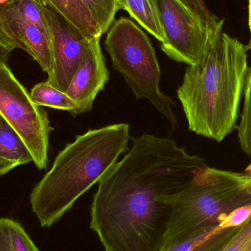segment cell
I'll return each mask as SVG.
<instances>
[{"mask_svg":"<svg viewBox=\"0 0 251 251\" xmlns=\"http://www.w3.org/2000/svg\"><path fill=\"white\" fill-rule=\"evenodd\" d=\"M131 141L125 157L99 181L91 227L105 251H160L170 215L162 198L207 165L168 137L145 134Z\"/></svg>","mask_w":251,"mask_h":251,"instance_id":"6da1fadb","label":"cell"},{"mask_svg":"<svg viewBox=\"0 0 251 251\" xmlns=\"http://www.w3.org/2000/svg\"><path fill=\"white\" fill-rule=\"evenodd\" d=\"M224 25L209 30L201 59L188 66L177 91L189 129L218 143L236 128L249 69L246 46Z\"/></svg>","mask_w":251,"mask_h":251,"instance_id":"7a4b0ae2","label":"cell"},{"mask_svg":"<svg viewBox=\"0 0 251 251\" xmlns=\"http://www.w3.org/2000/svg\"><path fill=\"white\" fill-rule=\"evenodd\" d=\"M129 125L122 123L88 130L69 143L49 172L32 189V212L49 228L116 165L128 151Z\"/></svg>","mask_w":251,"mask_h":251,"instance_id":"3957f363","label":"cell"},{"mask_svg":"<svg viewBox=\"0 0 251 251\" xmlns=\"http://www.w3.org/2000/svg\"><path fill=\"white\" fill-rule=\"evenodd\" d=\"M162 201L170 207L165 245L213 231L231 211L251 204V175L207 166Z\"/></svg>","mask_w":251,"mask_h":251,"instance_id":"277c9868","label":"cell"},{"mask_svg":"<svg viewBox=\"0 0 251 251\" xmlns=\"http://www.w3.org/2000/svg\"><path fill=\"white\" fill-rule=\"evenodd\" d=\"M113 69L123 75L137 100L146 99L175 128L174 101L159 88L161 71L154 49L146 34L131 19L115 20L104 41Z\"/></svg>","mask_w":251,"mask_h":251,"instance_id":"5b68a950","label":"cell"},{"mask_svg":"<svg viewBox=\"0 0 251 251\" xmlns=\"http://www.w3.org/2000/svg\"><path fill=\"white\" fill-rule=\"evenodd\" d=\"M0 115L25 141L39 170L48 165L51 131L47 112L36 105L5 63H0Z\"/></svg>","mask_w":251,"mask_h":251,"instance_id":"8992f818","label":"cell"},{"mask_svg":"<svg viewBox=\"0 0 251 251\" xmlns=\"http://www.w3.org/2000/svg\"><path fill=\"white\" fill-rule=\"evenodd\" d=\"M162 26V51L172 60L193 66L201 59L209 29L180 0H151Z\"/></svg>","mask_w":251,"mask_h":251,"instance_id":"52a82bcc","label":"cell"},{"mask_svg":"<svg viewBox=\"0 0 251 251\" xmlns=\"http://www.w3.org/2000/svg\"><path fill=\"white\" fill-rule=\"evenodd\" d=\"M42 10L52 47L53 69L47 82L66 92L90 41L48 6L42 4Z\"/></svg>","mask_w":251,"mask_h":251,"instance_id":"ba28073f","label":"cell"},{"mask_svg":"<svg viewBox=\"0 0 251 251\" xmlns=\"http://www.w3.org/2000/svg\"><path fill=\"white\" fill-rule=\"evenodd\" d=\"M108 81L109 72L101 51L100 38H97L88 43L66 91L77 104V115L92 110L96 97Z\"/></svg>","mask_w":251,"mask_h":251,"instance_id":"9c48e42d","label":"cell"},{"mask_svg":"<svg viewBox=\"0 0 251 251\" xmlns=\"http://www.w3.org/2000/svg\"><path fill=\"white\" fill-rule=\"evenodd\" d=\"M4 16L18 48L29 53L50 76L53 69L52 47L50 33L22 19L11 4L6 6Z\"/></svg>","mask_w":251,"mask_h":251,"instance_id":"30bf717a","label":"cell"},{"mask_svg":"<svg viewBox=\"0 0 251 251\" xmlns=\"http://www.w3.org/2000/svg\"><path fill=\"white\" fill-rule=\"evenodd\" d=\"M88 41L101 38L102 33L89 10L81 0H41Z\"/></svg>","mask_w":251,"mask_h":251,"instance_id":"8fae6325","label":"cell"},{"mask_svg":"<svg viewBox=\"0 0 251 251\" xmlns=\"http://www.w3.org/2000/svg\"><path fill=\"white\" fill-rule=\"evenodd\" d=\"M193 251H251V216L241 226L218 228Z\"/></svg>","mask_w":251,"mask_h":251,"instance_id":"7c38bea8","label":"cell"},{"mask_svg":"<svg viewBox=\"0 0 251 251\" xmlns=\"http://www.w3.org/2000/svg\"><path fill=\"white\" fill-rule=\"evenodd\" d=\"M119 1L121 8L128 12L129 16L142 27L161 43L165 41V35L151 0H119Z\"/></svg>","mask_w":251,"mask_h":251,"instance_id":"4fadbf2b","label":"cell"},{"mask_svg":"<svg viewBox=\"0 0 251 251\" xmlns=\"http://www.w3.org/2000/svg\"><path fill=\"white\" fill-rule=\"evenodd\" d=\"M0 156L19 165L33 161L32 154L16 130L0 115Z\"/></svg>","mask_w":251,"mask_h":251,"instance_id":"5bb4252c","label":"cell"},{"mask_svg":"<svg viewBox=\"0 0 251 251\" xmlns=\"http://www.w3.org/2000/svg\"><path fill=\"white\" fill-rule=\"evenodd\" d=\"M0 251H40L18 221L0 219Z\"/></svg>","mask_w":251,"mask_h":251,"instance_id":"9a60e30c","label":"cell"},{"mask_svg":"<svg viewBox=\"0 0 251 251\" xmlns=\"http://www.w3.org/2000/svg\"><path fill=\"white\" fill-rule=\"evenodd\" d=\"M31 99L36 105L57 110H66L72 115H77L78 106L66 92L53 87L48 82H40L32 88Z\"/></svg>","mask_w":251,"mask_h":251,"instance_id":"2e32d148","label":"cell"},{"mask_svg":"<svg viewBox=\"0 0 251 251\" xmlns=\"http://www.w3.org/2000/svg\"><path fill=\"white\" fill-rule=\"evenodd\" d=\"M98 25L101 33H105L121 10L119 0H81Z\"/></svg>","mask_w":251,"mask_h":251,"instance_id":"e0dca14e","label":"cell"},{"mask_svg":"<svg viewBox=\"0 0 251 251\" xmlns=\"http://www.w3.org/2000/svg\"><path fill=\"white\" fill-rule=\"evenodd\" d=\"M243 95L244 104L241 122L237 126L239 142L243 151L251 156V66L248 69Z\"/></svg>","mask_w":251,"mask_h":251,"instance_id":"ac0fdd59","label":"cell"},{"mask_svg":"<svg viewBox=\"0 0 251 251\" xmlns=\"http://www.w3.org/2000/svg\"><path fill=\"white\" fill-rule=\"evenodd\" d=\"M10 4L16 9L22 19L50 33L43 13L42 3L35 0H14Z\"/></svg>","mask_w":251,"mask_h":251,"instance_id":"d6986e66","label":"cell"},{"mask_svg":"<svg viewBox=\"0 0 251 251\" xmlns=\"http://www.w3.org/2000/svg\"><path fill=\"white\" fill-rule=\"evenodd\" d=\"M187 8L190 9L202 22L203 25L211 30L221 22L206 7L203 0H180Z\"/></svg>","mask_w":251,"mask_h":251,"instance_id":"ffe728a7","label":"cell"},{"mask_svg":"<svg viewBox=\"0 0 251 251\" xmlns=\"http://www.w3.org/2000/svg\"><path fill=\"white\" fill-rule=\"evenodd\" d=\"M251 216V204L240 206L231 211L219 224L222 229L241 226Z\"/></svg>","mask_w":251,"mask_h":251,"instance_id":"44dd1931","label":"cell"},{"mask_svg":"<svg viewBox=\"0 0 251 251\" xmlns=\"http://www.w3.org/2000/svg\"><path fill=\"white\" fill-rule=\"evenodd\" d=\"M17 166H19L18 164L10 162L0 156V176L4 175Z\"/></svg>","mask_w":251,"mask_h":251,"instance_id":"7402d4cb","label":"cell"},{"mask_svg":"<svg viewBox=\"0 0 251 251\" xmlns=\"http://www.w3.org/2000/svg\"><path fill=\"white\" fill-rule=\"evenodd\" d=\"M0 26H1L3 31L10 37V39L16 44V41H15L14 38H13V34H12L11 30H10L8 25H7V21H6L5 16H4V9L1 8V7H0ZM16 47H17V45H16Z\"/></svg>","mask_w":251,"mask_h":251,"instance_id":"603a6c76","label":"cell"},{"mask_svg":"<svg viewBox=\"0 0 251 251\" xmlns=\"http://www.w3.org/2000/svg\"><path fill=\"white\" fill-rule=\"evenodd\" d=\"M12 51L13 50L0 41V63L7 64V60Z\"/></svg>","mask_w":251,"mask_h":251,"instance_id":"cb8c5ba5","label":"cell"},{"mask_svg":"<svg viewBox=\"0 0 251 251\" xmlns=\"http://www.w3.org/2000/svg\"><path fill=\"white\" fill-rule=\"evenodd\" d=\"M0 41L2 42L3 44H5V45H7V47H10L11 50H13L17 48L16 44H15V43L10 39V37L3 31L1 26H0Z\"/></svg>","mask_w":251,"mask_h":251,"instance_id":"d4e9b609","label":"cell"},{"mask_svg":"<svg viewBox=\"0 0 251 251\" xmlns=\"http://www.w3.org/2000/svg\"><path fill=\"white\" fill-rule=\"evenodd\" d=\"M249 28H250L251 38L249 44L246 45L247 50H251V0H249Z\"/></svg>","mask_w":251,"mask_h":251,"instance_id":"484cf974","label":"cell"},{"mask_svg":"<svg viewBox=\"0 0 251 251\" xmlns=\"http://www.w3.org/2000/svg\"><path fill=\"white\" fill-rule=\"evenodd\" d=\"M13 1L14 0H0V7L4 10L6 6L10 4V3L13 2Z\"/></svg>","mask_w":251,"mask_h":251,"instance_id":"4316f807","label":"cell"},{"mask_svg":"<svg viewBox=\"0 0 251 251\" xmlns=\"http://www.w3.org/2000/svg\"><path fill=\"white\" fill-rule=\"evenodd\" d=\"M246 171H247L248 173H249L251 175V165L247 168V169L246 170Z\"/></svg>","mask_w":251,"mask_h":251,"instance_id":"83f0119b","label":"cell"},{"mask_svg":"<svg viewBox=\"0 0 251 251\" xmlns=\"http://www.w3.org/2000/svg\"><path fill=\"white\" fill-rule=\"evenodd\" d=\"M35 1H38V2L42 3V1H41V0H35ZM43 4V3H42Z\"/></svg>","mask_w":251,"mask_h":251,"instance_id":"f1b7e54d","label":"cell"}]
</instances>
